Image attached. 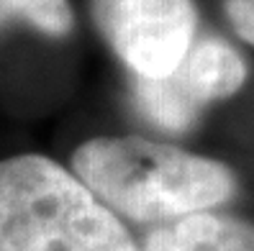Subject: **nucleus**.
I'll list each match as a JSON object with an SVG mask.
<instances>
[{
	"label": "nucleus",
	"mask_w": 254,
	"mask_h": 251,
	"mask_svg": "<svg viewBox=\"0 0 254 251\" xmlns=\"http://www.w3.org/2000/svg\"><path fill=\"white\" fill-rule=\"evenodd\" d=\"M0 251H139V244L69 169L18 154L0 161Z\"/></svg>",
	"instance_id": "nucleus-2"
},
{
	"label": "nucleus",
	"mask_w": 254,
	"mask_h": 251,
	"mask_svg": "<svg viewBox=\"0 0 254 251\" xmlns=\"http://www.w3.org/2000/svg\"><path fill=\"white\" fill-rule=\"evenodd\" d=\"M172 75L205 110L211 102L226 100L242 90L247 82V64L231 44L218 36H203L192 41Z\"/></svg>",
	"instance_id": "nucleus-4"
},
{
	"label": "nucleus",
	"mask_w": 254,
	"mask_h": 251,
	"mask_svg": "<svg viewBox=\"0 0 254 251\" xmlns=\"http://www.w3.org/2000/svg\"><path fill=\"white\" fill-rule=\"evenodd\" d=\"M90 18L113 56L141 80L167 77L198 39L192 0H90Z\"/></svg>",
	"instance_id": "nucleus-3"
},
{
	"label": "nucleus",
	"mask_w": 254,
	"mask_h": 251,
	"mask_svg": "<svg viewBox=\"0 0 254 251\" xmlns=\"http://www.w3.org/2000/svg\"><path fill=\"white\" fill-rule=\"evenodd\" d=\"M223 13L247 44H254V0H223Z\"/></svg>",
	"instance_id": "nucleus-8"
},
{
	"label": "nucleus",
	"mask_w": 254,
	"mask_h": 251,
	"mask_svg": "<svg viewBox=\"0 0 254 251\" xmlns=\"http://www.w3.org/2000/svg\"><path fill=\"white\" fill-rule=\"evenodd\" d=\"M133 102L149 123L167 134H185L203 115V108L183 90L172 72L157 80L133 77Z\"/></svg>",
	"instance_id": "nucleus-6"
},
{
	"label": "nucleus",
	"mask_w": 254,
	"mask_h": 251,
	"mask_svg": "<svg viewBox=\"0 0 254 251\" xmlns=\"http://www.w3.org/2000/svg\"><path fill=\"white\" fill-rule=\"evenodd\" d=\"M10 26H28L49 39H67L74 31L69 0H0V34Z\"/></svg>",
	"instance_id": "nucleus-7"
},
{
	"label": "nucleus",
	"mask_w": 254,
	"mask_h": 251,
	"mask_svg": "<svg viewBox=\"0 0 254 251\" xmlns=\"http://www.w3.org/2000/svg\"><path fill=\"white\" fill-rule=\"evenodd\" d=\"M69 172L116 218L133 223H170L216 210L239 190L223 161L144 136H95L69 159Z\"/></svg>",
	"instance_id": "nucleus-1"
},
{
	"label": "nucleus",
	"mask_w": 254,
	"mask_h": 251,
	"mask_svg": "<svg viewBox=\"0 0 254 251\" xmlns=\"http://www.w3.org/2000/svg\"><path fill=\"white\" fill-rule=\"evenodd\" d=\"M139 251H254V223L216 210L157 226Z\"/></svg>",
	"instance_id": "nucleus-5"
}]
</instances>
